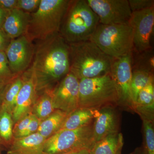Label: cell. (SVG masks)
I'll return each instance as SVG.
<instances>
[{
    "mask_svg": "<svg viewBox=\"0 0 154 154\" xmlns=\"http://www.w3.org/2000/svg\"><path fill=\"white\" fill-rule=\"evenodd\" d=\"M33 57L30 72L38 94L53 90V85L69 72V45L59 33L39 41Z\"/></svg>",
    "mask_w": 154,
    "mask_h": 154,
    "instance_id": "cell-1",
    "label": "cell"
},
{
    "mask_svg": "<svg viewBox=\"0 0 154 154\" xmlns=\"http://www.w3.org/2000/svg\"><path fill=\"white\" fill-rule=\"evenodd\" d=\"M69 72L79 80L110 73L113 58L90 40L69 44Z\"/></svg>",
    "mask_w": 154,
    "mask_h": 154,
    "instance_id": "cell-2",
    "label": "cell"
},
{
    "mask_svg": "<svg viewBox=\"0 0 154 154\" xmlns=\"http://www.w3.org/2000/svg\"><path fill=\"white\" fill-rule=\"evenodd\" d=\"M99 24L87 0L70 1L59 33L68 44L89 40Z\"/></svg>",
    "mask_w": 154,
    "mask_h": 154,
    "instance_id": "cell-3",
    "label": "cell"
},
{
    "mask_svg": "<svg viewBox=\"0 0 154 154\" xmlns=\"http://www.w3.org/2000/svg\"><path fill=\"white\" fill-rule=\"evenodd\" d=\"M70 1L41 0L38 8L30 14L25 34L30 40H45L59 33Z\"/></svg>",
    "mask_w": 154,
    "mask_h": 154,
    "instance_id": "cell-4",
    "label": "cell"
},
{
    "mask_svg": "<svg viewBox=\"0 0 154 154\" xmlns=\"http://www.w3.org/2000/svg\"><path fill=\"white\" fill-rule=\"evenodd\" d=\"M119 94L110 72L79 82V108L98 110L119 105Z\"/></svg>",
    "mask_w": 154,
    "mask_h": 154,
    "instance_id": "cell-5",
    "label": "cell"
},
{
    "mask_svg": "<svg viewBox=\"0 0 154 154\" xmlns=\"http://www.w3.org/2000/svg\"><path fill=\"white\" fill-rule=\"evenodd\" d=\"M89 40L113 59L132 53L133 51V31L128 24H99Z\"/></svg>",
    "mask_w": 154,
    "mask_h": 154,
    "instance_id": "cell-6",
    "label": "cell"
},
{
    "mask_svg": "<svg viewBox=\"0 0 154 154\" xmlns=\"http://www.w3.org/2000/svg\"><path fill=\"white\" fill-rule=\"evenodd\" d=\"M93 122L74 130L59 131L46 140L44 152L63 154L83 149L90 150L94 146Z\"/></svg>",
    "mask_w": 154,
    "mask_h": 154,
    "instance_id": "cell-7",
    "label": "cell"
},
{
    "mask_svg": "<svg viewBox=\"0 0 154 154\" xmlns=\"http://www.w3.org/2000/svg\"><path fill=\"white\" fill-rule=\"evenodd\" d=\"M132 53L113 59L110 73L115 82L119 94V105L134 112V103L131 92L132 75Z\"/></svg>",
    "mask_w": 154,
    "mask_h": 154,
    "instance_id": "cell-8",
    "label": "cell"
},
{
    "mask_svg": "<svg viewBox=\"0 0 154 154\" xmlns=\"http://www.w3.org/2000/svg\"><path fill=\"white\" fill-rule=\"evenodd\" d=\"M104 25L128 24L132 12L128 0H87Z\"/></svg>",
    "mask_w": 154,
    "mask_h": 154,
    "instance_id": "cell-9",
    "label": "cell"
},
{
    "mask_svg": "<svg viewBox=\"0 0 154 154\" xmlns=\"http://www.w3.org/2000/svg\"><path fill=\"white\" fill-rule=\"evenodd\" d=\"M128 25L133 31V50L138 54L150 51L151 37L154 30V7L132 12Z\"/></svg>",
    "mask_w": 154,
    "mask_h": 154,
    "instance_id": "cell-10",
    "label": "cell"
},
{
    "mask_svg": "<svg viewBox=\"0 0 154 154\" xmlns=\"http://www.w3.org/2000/svg\"><path fill=\"white\" fill-rule=\"evenodd\" d=\"M79 80L69 72L53 90V104L55 110L70 114L79 108Z\"/></svg>",
    "mask_w": 154,
    "mask_h": 154,
    "instance_id": "cell-11",
    "label": "cell"
},
{
    "mask_svg": "<svg viewBox=\"0 0 154 154\" xmlns=\"http://www.w3.org/2000/svg\"><path fill=\"white\" fill-rule=\"evenodd\" d=\"M34 51L31 42L25 35L11 39L5 52L13 74L21 75L28 67Z\"/></svg>",
    "mask_w": 154,
    "mask_h": 154,
    "instance_id": "cell-12",
    "label": "cell"
},
{
    "mask_svg": "<svg viewBox=\"0 0 154 154\" xmlns=\"http://www.w3.org/2000/svg\"><path fill=\"white\" fill-rule=\"evenodd\" d=\"M115 107L107 106L95 110L93 123V137L95 143L109 135L119 132V117Z\"/></svg>",
    "mask_w": 154,
    "mask_h": 154,
    "instance_id": "cell-13",
    "label": "cell"
},
{
    "mask_svg": "<svg viewBox=\"0 0 154 154\" xmlns=\"http://www.w3.org/2000/svg\"><path fill=\"white\" fill-rule=\"evenodd\" d=\"M38 96L36 84L30 72L24 76V82L19 91L16 105L12 113L14 124L20 119L31 113Z\"/></svg>",
    "mask_w": 154,
    "mask_h": 154,
    "instance_id": "cell-14",
    "label": "cell"
},
{
    "mask_svg": "<svg viewBox=\"0 0 154 154\" xmlns=\"http://www.w3.org/2000/svg\"><path fill=\"white\" fill-rule=\"evenodd\" d=\"M46 139L38 132L14 138L7 150L8 154H43Z\"/></svg>",
    "mask_w": 154,
    "mask_h": 154,
    "instance_id": "cell-15",
    "label": "cell"
},
{
    "mask_svg": "<svg viewBox=\"0 0 154 154\" xmlns=\"http://www.w3.org/2000/svg\"><path fill=\"white\" fill-rule=\"evenodd\" d=\"M30 18V13L15 8L9 11L2 29L11 39L25 35Z\"/></svg>",
    "mask_w": 154,
    "mask_h": 154,
    "instance_id": "cell-16",
    "label": "cell"
},
{
    "mask_svg": "<svg viewBox=\"0 0 154 154\" xmlns=\"http://www.w3.org/2000/svg\"><path fill=\"white\" fill-rule=\"evenodd\" d=\"M134 112L137 113L141 118L154 121V81L140 92L135 103Z\"/></svg>",
    "mask_w": 154,
    "mask_h": 154,
    "instance_id": "cell-17",
    "label": "cell"
},
{
    "mask_svg": "<svg viewBox=\"0 0 154 154\" xmlns=\"http://www.w3.org/2000/svg\"><path fill=\"white\" fill-rule=\"evenodd\" d=\"M95 116V110L78 108L67 116L58 131L78 129L90 125L94 122Z\"/></svg>",
    "mask_w": 154,
    "mask_h": 154,
    "instance_id": "cell-18",
    "label": "cell"
},
{
    "mask_svg": "<svg viewBox=\"0 0 154 154\" xmlns=\"http://www.w3.org/2000/svg\"><path fill=\"white\" fill-rule=\"evenodd\" d=\"M123 138L121 133L109 135L94 143L91 154H121Z\"/></svg>",
    "mask_w": 154,
    "mask_h": 154,
    "instance_id": "cell-19",
    "label": "cell"
},
{
    "mask_svg": "<svg viewBox=\"0 0 154 154\" xmlns=\"http://www.w3.org/2000/svg\"><path fill=\"white\" fill-rule=\"evenodd\" d=\"M23 82L24 76L19 75L6 86L0 109L6 110L12 115L16 105L18 94Z\"/></svg>",
    "mask_w": 154,
    "mask_h": 154,
    "instance_id": "cell-20",
    "label": "cell"
},
{
    "mask_svg": "<svg viewBox=\"0 0 154 154\" xmlns=\"http://www.w3.org/2000/svg\"><path fill=\"white\" fill-rule=\"evenodd\" d=\"M68 115L60 110H55L41 121L37 132L47 139L58 131Z\"/></svg>",
    "mask_w": 154,
    "mask_h": 154,
    "instance_id": "cell-21",
    "label": "cell"
},
{
    "mask_svg": "<svg viewBox=\"0 0 154 154\" xmlns=\"http://www.w3.org/2000/svg\"><path fill=\"white\" fill-rule=\"evenodd\" d=\"M53 90L43 91L40 95L38 94L32 108L31 114L41 121L48 117L55 110L53 104Z\"/></svg>",
    "mask_w": 154,
    "mask_h": 154,
    "instance_id": "cell-22",
    "label": "cell"
},
{
    "mask_svg": "<svg viewBox=\"0 0 154 154\" xmlns=\"http://www.w3.org/2000/svg\"><path fill=\"white\" fill-rule=\"evenodd\" d=\"M14 126L12 115L6 110L0 109V142L6 150L14 140Z\"/></svg>",
    "mask_w": 154,
    "mask_h": 154,
    "instance_id": "cell-23",
    "label": "cell"
},
{
    "mask_svg": "<svg viewBox=\"0 0 154 154\" xmlns=\"http://www.w3.org/2000/svg\"><path fill=\"white\" fill-rule=\"evenodd\" d=\"M152 81H154L152 72L143 69L132 70L131 88L134 106L140 92Z\"/></svg>",
    "mask_w": 154,
    "mask_h": 154,
    "instance_id": "cell-24",
    "label": "cell"
},
{
    "mask_svg": "<svg viewBox=\"0 0 154 154\" xmlns=\"http://www.w3.org/2000/svg\"><path fill=\"white\" fill-rule=\"evenodd\" d=\"M143 134L144 154H154V121L141 118Z\"/></svg>",
    "mask_w": 154,
    "mask_h": 154,
    "instance_id": "cell-25",
    "label": "cell"
},
{
    "mask_svg": "<svg viewBox=\"0 0 154 154\" xmlns=\"http://www.w3.org/2000/svg\"><path fill=\"white\" fill-rule=\"evenodd\" d=\"M18 75L11 70L5 51H0V85H6Z\"/></svg>",
    "mask_w": 154,
    "mask_h": 154,
    "instance_id": "cell-26",
    "label": "cell"
},
{
    "mask_svg": "<svg viewBox=\"0 0 154 154\" xmlns=\"http://www.w3.org/2000/svg\"><path fill=\"white\" fill-rule=\"evenodd\" d=\"M33 114L30 113L20 119L14 124L13 134L14 139L21 137L23 133L28 127Z\"/></svg>",
    "mask_w": 154,
    "mask_h": 154,
    "instance_id": "cell-27",
    "label": "cell"
},
{
    "mask_svg": "<svg viewBox=\"0 0 154 154\" xmlns=\"http://www.w3.org/2000/svg\"><path fill=\"white\" fill-rule=\"evenodd\" d=\"M41 0H17L16 8L30 13L37 10Z\"/></svg>",
    "mask_w": 154,
    "mask_h": 154,
    "instance_id": "cell-28",
    "label": "cell"
},
{
    "mask_svg": "<svg viewBox=\"0 0 154 154\" xmlns=\"http://www.w3.org/2000/svg\"><path fill=\"white\" fill-rule=\"evenodd\" d=\"M131 12L142 11L154 7V1L152 0H128Z\"/></svg>",
    "mask_w": 154,
    "mask_h": 154,
    "instance_id": "cell-29",
    "label": "cell"
},
{
    "mask_svg": "<svg viewBox=\"0 0 154 154\" xmlns=\"http://www.w3.org/2000/svg\"><path fill=\"white\" fill-rule=\"evenodd\" d=\"M40 122L41 121L39 119L33 115L28 127L23 133L21 137L27 136L37 132Z\"/></svg>",
    "mask_w": 154,
    "mask_h": 154,
    "instance_id": "cell-30",
    "label": "cell"
},
{
    "mask_svg": "<svg viewBox=\"0 0 154 154\" xmlns=\"http://www.w3.org/2000/svg\"><path fill=\"white\" fill-rule=\"evenodd\" d=\"M11 39L2 29H0V51H5Z\"/></svg>",
    "mask_w": 154,
    "mask_h": 154,
    "instance_id": "cell-31",
    "label": "cell"
},
{
    "mask_svg": "<svg viewBox=\"0 0 154 154\" xmlns=\"http://www.w3.org/2000/svg\"><path fill=\"white\" fill-rule=\"evenodd\" d=\"M17 0H0V8L7 11L16 8Z\"/></svg>",
    "mask_w": 154,
    "mask_h": 154,
    "instance_id": "cell-32",
    "label": "cell"
},
{
    "mask_svg": "<svg viewBox=\"0 0 154 154\" xmlns=\"http://www.w3.org/2000/svg\"><path fill=\"white\" fill-rule=\"evenodd\" d=\"M9 11H7L0 8V29H2L3 24Z\"/></svg>",
    "mask_w": 154,
    "mask_h": 154,
    "instance_id": "cell-33",
    "label": "cell"
},
{
    "mask_svg": "<svg viewBox=\"0 0 154 154\" xmlns=\"http://www.w3.org/2000/svg\"><path fill=\"white\" fill-rule=\"evenodd\" d=\"M63 154H91V153L89 150L83 149Z\"/></svg>",
    "mask_w": 154,
    "mask_h": 154,
    "instance_id": "cell-34",
    "label": "cell"
},
{
    "mask_svg": "<svg viewBox=\"0 0 154 154\" xmlns=\"http://www.w3.org/2000/svg\"><path fill=\"white\" fill-rule=\"evenodd\" d=\"M6 85H0V106L2 103L3 93H4V90H5Z\"/></svg>",
    "mask_w": 154,
    "mask_h": 154,
    "instance_id": "cell-35",
    "label": "cell"
},
{
    "mask_svg": "<svg viewBox=\"0 0 154 154\" xmlns=\"http://www.w3.org/2000/svg\"><path fill=\"white\" fill-rule=\"evenodd\" d=\"M131 154H144V152L143 149H141L140 148H139L137 149L136 150L134 151Z\"/></svg>",
    "mask_w": 154,
    "mask_h": 154,
    "instance_id": "cell-36",
    "label": "cell"
},
{
    "mask_svg": "<svg viewBox=\"0 0 154 154\" xmlns=\"http://www.w3.org/2000/svg\"><path fill=\"white\" fill-rule=\"evenodd\" d=\"M4 150H5V149L2 145V143H1V142H0V151L2 152V151Z\"/></svg>",
    "mask_w": 154,
    "mask_h": 154,
    "instance_id": "cell-37",
    "label": "cell"
},
{
    "mask_svg": "<svg viewBox=\"0 0 154 154\" xmlns=\"http://www.w3.org/2000/svg\"><path fill=\"white\" fill-rule=\"evenodd\" d=\"M43 154H48L44 152V153H43Z\"/></svg>",
    "mask_w": 154,
    "mask_h": 154,
    "instance_id": "cell-38",
    "label": "cell"
},
{
    "mask_svg": "<svg viewBox=\"0 0 154 154\" xmlns=\"http://www.w3.org/2000/svg\"><path fill=\"white\" fill-rule=\"evenodd\" d=\"M1 152H2L0 151V154H2V153H1Z\"/></svg>",
    "mask_w": 154,
    "mask_h": 154,
    "instance_id": "cell-39",
    "label": "cell"
}]
</instances>
